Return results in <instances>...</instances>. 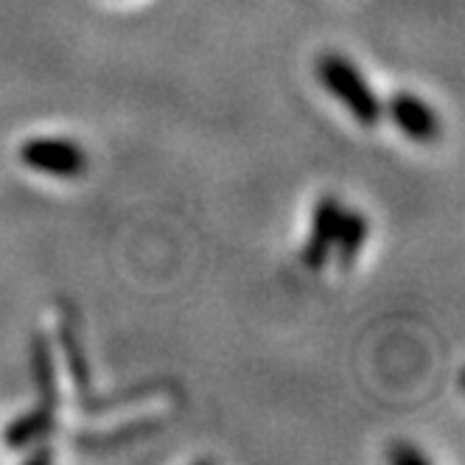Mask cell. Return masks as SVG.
Returning <instances> with one entry per match:
<instances>
[{
	"label": "cell",
	"mask_w": 465,
	"mask_h": 465,
	"mask_svg": "<svg viewBox=\"0 0 465 465\" xmlns=\"http://www.w3.org/2000/svg\"><path fill=\"white\" fill-rule=\"evenodd\" d=\"M317 76L322 82V87L337 95L345 104V110L364 126H373L381 118V102L379 95L371 90L368 79L359 74V68L353 62H348L340 54H325L317 64Z\"/></svg>",
	"instance_id": "6da1fadb"
},
{
	"label": "cell",
	"mask_w": 465,
	"mask_h": 465,
	"mask_svg": "<svg viewBox=\"0 0 465 465\" xmlns=\"http://www.w3.org/2000/svg\"><path fill=\"white\" fill-rule=\"evenodd\" d=\"M20 160L28 169L62 180H74L87 169V154L82 146L64 138H31L20 146Z\"/></svg>",
	"instance_id": "7a4b0ae2"
},
{
	"label": "cell",
	"mask_w": 465,
	"mask_h": 465,
	"mask_svg": "<svg viewBox=\"0 0 465 465\" xmlns=\"http://www.w3.org/2000/svg\"><path fill=\"white\" fill-rule=\"evenodd\" d=\"M387 113L395 121V126L418 143H429L440 135L438 115L429 110L426 102H420V98L412 93H395L387 104Z\"/></svg>",
	"instance_id": "3957f363"
},
{
	"label": "cell",
	"mask_w": 465,
	"mask_h": 465,
	"mask_svg": "<svg viewBox=\"0 0 465 465\" xmlns=\"http://www.w3.org/2000/svg\"><path fill=\"white\" fill-rule=\"evenodd\" d=\"M342 216V205L334 196H322L317 208H314V224H312V236L303 247V263L309 270H322L325 261L334 250L337 239V224Z\"/></svg>",
	"instance_id": "277c9868"
},
{
	"label": "cell",
	"mask_w": 465,
	"mask_h": 465,
	"mask_svg": "<svg viewBox=\"0 0 465 465\" xmlns=\"http://www.w3.org/2000/svg\"><path fill=\"white\" fill-rule=\"evenodd\" d=\"M56 429V410H48V407H37L25 412L23 418L12 420L4 431V443L9 449H23V446H35V443H43L51 431Z\"/></svg>",
	"instance_id": "5b68a950"
},
{
	"label": "cell",
	"mask_w": 465,
	"mask_h": 465,
	"mask_svg": "<svg viewBox=\"0 0 465 465\" xmlns=\"http://www.w3.org/2000/svg\"><path fill=\"white\" fill-rule=\"evenodd\" d=\"M31 376H35L37 392L43 398V407L56 410L59 407V384H56V368H54V353L43 334L31 340Z\"/></svg>",
	"instance_id": "8992f818"
},
{
	"label": "cell",
	"mask_w": 465,
	"mask_h": 465,
	"mask_svg": "<svg viewBox=\"0 0 465 465\" xmlns=\"http://www.w3.org/2000/svg\"><path fill=\"white\" fill-rule=\"evenodd\" d=\"M364 239H368V219L359 211H342L340 224H337V239H334V250L340 255V263L345 270L353 267V261L359 258Z\"/></svg>",
	"instance_id": "52a82bcc"
},
{
	"label": "cell",
	"mask_w": 465,
	"mask_h": 465,
	"mask_svg": "<svg viewBox=\"0 0 465 465\" xmlns=\"http://www.w3.org/2000/svg\"><path fill=\"white\" fill-rule=\"evenodd\" d=\"M387 457L395 465H429V457L423 451H418L415 446H410V443H395Z\"/></svg>",
	"instance_id": "ba28073f"
},
{
	"label": "cell",
	"mask_w": 465,
	"mask_h": 465,
	"mask_svg": "<svg viewBox=\"0 0 465 465\" xmlns=\"http://www.w3.org/2000/svg\"><path fill=\"white\" fill-rule=\"evenodd\" d=\"M48 460H54V454H51L48 449H43V451H37V454H31V457H28V465H37V462H48Z\"/></svg>",
	"instance_id": "9c48e42d"
}]
</instances>
